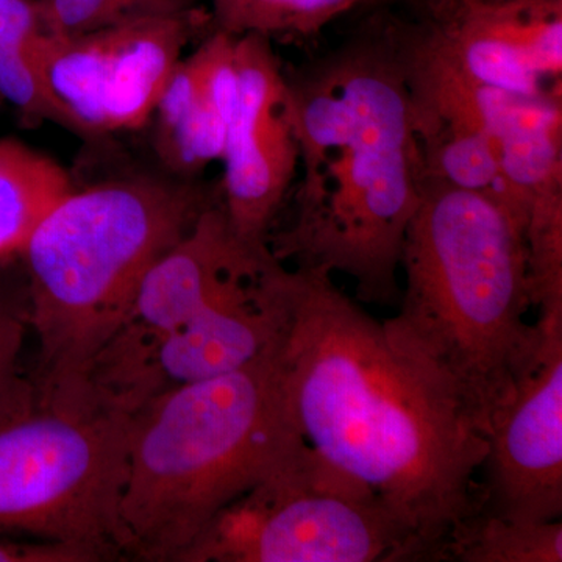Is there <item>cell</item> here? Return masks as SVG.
I'll list each match as a JSON object with an SVG mask.
<instances>
[{"label":"cell","instance_id":"9c48e42d","mask_svg":"<svg viewBox=\"0 0 562 562\" xmlns=\"http://www.w3.org/2000/svg\"><path fill=\"white\" fill-rule=\"evenodd\" d=\"M414 102L471 121L494 143L503 205L527 228L532 209L562 195V95L525 98L462 77L416 29H397Z\"/></svg>","mask_w":562,"mask_h":562},{"label":"cell","instance_id":"8fae6325","mask_svg":"<svg viewBox=\"0 0 562 562\" xmlns=\"http://www.w3.org/2000/svg\"><path fill=\"white\" fill-rule=\"evenodd\" d=\"M239 98L221 162L220 194L233 235L249 249L268 247L299 173V146L286 72L272 41L236 36Z\"/></svg>","mask_w":562,"mask_h":562},{"label":"cell","instance_id":"52a82bcc","mask_svg":"<svg viewBox=\"0 0 562 562\" xmlns=\"http://www.w3.org/2000/svg\"><path fill=\"white\" fill-rule=\"evenodd\" d=\"M179 562H420L364 484L306 446L225 506Z\"/></svg>","mask_w":562,"mask_h":562},{"label":"cell","instance_id":"44dd1931","mask_svg":"<svg viewBox=\"0 0 562 562\" xmlns=\"http://www.w3.org/2000/svg\"><path fill=\"white\" fill-rule=\"evenodd\" d=\"M29 330L25 292L9 290L0 277V398L22 379L20 358Z\"/></svg>","mask_w":562,"mask_h":562},{"label":"cell","instance_id":"9a60e30c","mask_svg":"<svg viewBox=\"0 0 562 562\" xmlns=\"http://www.w3.org/2000/svg\"><path fill=\"white\" fill-rule=\"evenodd\" d=\"M238 98L236 36L213 29L177 63L150 117L166 172L195 179L221 161Z\"/></svg>","mask_w":562,"mask_h":562},{"label":"cell","instance_id":"30bf717a","mask_svg":"<svg viewBox=\"0 0 562 562\" xmlns=\"http://www.w3.org/2000/svg\"><path fill=\"white\" fill-rule=\"evenodd\" d=\"M541 342L492 420L479 514L553 522L562 517V314H539Z\"/></svg>","mask_w":562,"mask_h":562},{"label":"cell","instance_id":"ba28073f","mask_svg":"<svg viewBox=\"0 0 562 562\" xmlns=\"http://www.w3.org/2000/svg\"><path fill=\"white\" fill-rule=\"evenodd\" d=\"M198 29V16H183L124 22L72 36L47 33L38 63L81 138L136 132L149 125Z\"/></svg>","mask_w":562,"mask_h":562},{"label":"cell","instance_id":"603a6c76","mask_svg":"<svg viewBox=\"0 0 562 562\" xmlns=\"http://www.w3.org/2000/svg\"><path fill=\"white\" fill-rule=\"evenodd\" d=\"M0 562H99L88 550L63 542L0 536Z\"/></svg>","mask_w":562,"mask_h":562},{"label":"cell","instance_id":"5bb4252c","mask_svg":"<svg viewBox=\"0 0 562 562\" xmlns=\"http://www.w3.org/2000/svg\"><path fill=\"white\" fill-rule=\"evenodd\" d=\"M268 249H249L238 241L221 201L203 211L191 231L140 281L127 316L92 362L87 402L94 405L99 392L155 344L183 327Z\"/></svg>","mask_w":562,"mask_h":562},{"label":"cell","instance_id":"7a4b0ae2","mask_svg":"<svg viewBox=\"0 0 562 562\" xmlns=\"http://www.w3.org/2000/svg\"><path fill=\"white\" fill-rule=\"evenodd\" d=\"M286 81L301 180L294 216L269 249L281 262L350 277L361 302L401 301L425 168L397 31L351 41Z\"/></svg>","mask_w":562,"mask_h":562},{"label":"cell","instance_id":"e0dca14e","mask_svg":"<svg viewBox=\"0 0 562 562\" xmlns=\"http://www.w3.org/2000/svg\"><path fill=\"white\" fill-rule=\"evenodd\" d=\"M366 0H210L211 25L241 36L308 41Z\"/></svg>","mask_w":562,"mask_h":562},{"label":"cell","instance_id":"6da1fadb","mask_svg":"<svg viewBox=\"0 0 562 562\" xmlns=\"http://www.w3.org/2000/svg\"><path fill=\"white\" fill-rule=\"evenodd\" d=\"M269 277L281 387L303 441L382 501L420 562L447 561L479 514L486 435L333 273L276 258Z\"/></svg>","mask_w":562,"mask_h":562},{"label":"cell","instance_id":"7402d4cb","mask_svg":"<svg viewBox=\"0 0 562 562\" xmlns=\"http://www.w3.org/2000/svg\"><path fill=\"white\" fill-rule=\"evenodd\" d=\"M46 36L36 0H0V47L38 55Z\"/></svg>","mask_w":562,"mask_h":562},{"label":"cell","instance_id":"d6986e66","mask_svg":"<svg viewBox=\"0 0 562 562\" xmlns=\"http://www.w3.org/2000/svg\"><path fill=\"white\" fill-rule=\"evenodd\" d=\"M49 35H80L155 18L195 16L201 0H36Z\"/></svg>","mask_w":562,"mask_h":562},{"label":"cell","instance_id":"4fadbf2b","mask_svg":"<svg viewBox=\"0 0 562 562\" xmlns=\"http://www.w3.org/2000/svg\"><path fill=\"white\" fill-rule=\"evenodd\" d=\"M422 40L447 65L483 87L562 95V2L422 0Z\"/></svg>","mask_w":562,"mask_h":562},{"label":"cell","instance_id":"cb8c5ba5","mask_svg":"<svg viewBox=\"0 0 562 562\" xmlns=\"http://www.w3.org/2000/svg\"><path fill=\"white\" fill-rule=\"evenodd\" d=\"M490 3H535V2H562V0H482Z\"/></svg>","mask_w":562,"mask_h":562},{"label":"cell","instance_id":"7c38bea8","mask_svg":"<svg viewBox=\"0 0 562 562\" xmlns=\"http://www.w3.org/2000/svg\"><path fill=\"white\" fill-rule=\"evenodd\" d=\"M260 255L183 327L162 338L99 392L94 405L132 414L165 392L243 368L268 349L279 328L269 266Z\"/></svg>","mask_w":562,"mask_h":562},{"label":"cell","instance_id":"5b68a950","mask_svg":"<svg viewBox=\"0 0 562 562\" xmlns=\"http://www.w3.org/2000/svg\"><path fill=\"white\" fill-rule=\"evenodd\" d=\"M306 446L288 412L273 341L236 371L144 403L131 414L121 557L179 562L217 513Z\"/></svg>","mask_w":562,"mask_h":562},{"label":"cell","instance_id":"ffe728a7","mask_svg":"<svg viewBox=\"0 0 562 562\" xmlns=\"http://www.w3.org/2000/svg\"><path fill=\"white\" fill-rule=\"evenodd\" d=\"M0 99L16 106L29 120L50 122L79 135L68 111L52 92L38 55L32 52L0 47Z\"/></svg>","mask_w":562,"mask_h":562},{"label":"cell","instance_id":"2e32d148","mask_svg":"<svg viewBox=\"0 0 562 562\" xmlns=\"http://www.w3.org/2000/svg\"><path fill=\"white\" fill-rule=\"evenodd\" d=\"M72 188L68 171L49 155L0 138V277L20 258L44 214Z\"/></svg>","mask_w":562,"mask_h":562},{"label":"cell","instance_id":"8992f818","mask_svg":"<svg viewBox=\"0 0 562 562\" xmlns=\"http://www.w3.org/2000/svg\"><path fill=\"white\" fill-rule=\"evenodd\" d=\"M131 414L36 401L29 376L0 398V536L121 560Z\"/></svg>","mask_w":562,"mask_h":562},{"label":"cell","instance_id":"3957f363","mask_svg":"<svg viewBox=\"0 0 562 562\" xmlns=\"http://www.w3.org/2000/svg\"><path fill=\"white\" fill-rule=\"evenodd\" d=\"M401 272L384 327L487 435L541 342L524 232L497 199L425 177Z\"/></svg>","mask_w":562,"mask_h":562},{"label":"cell","instance_id":"ac0fdd59","mask_svg":"<svg viewBox=\"0 0 562 562\" xmlns=\"http://www.w3.org/2000/svg\"><path fill=\"white\" fill-rule=\"evenodd\" d=\"M447 561L561 562L562 522H520L476 514L454 532Z\"/></svg>","mask_w":562,"mask_h":562},{"label":"cell","instance_id":"277c9868","mask_svg":"<svg viewBox=\"0 0 562 562\" xmlns=\"http://www.w3.org/2000/svg\"><path fill=\"white\" fill-rule=\"evenodd\" d=\"M195 179L133 173L70 190L38 222L20 258L36 401L91 408L92 362L127 316L146 273L220 201Z\"/></svg>","mask_w":562,"mask_h":562}]
</instances>
